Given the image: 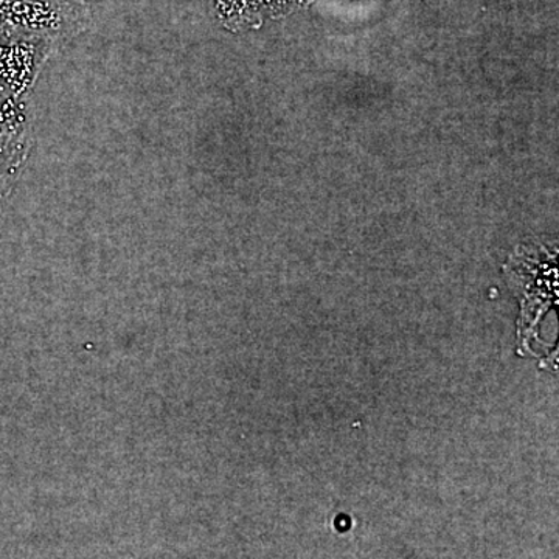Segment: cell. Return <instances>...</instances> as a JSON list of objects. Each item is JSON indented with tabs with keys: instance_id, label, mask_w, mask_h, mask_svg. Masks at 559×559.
<instances>
[{
	"instance_id": "1",
	"label": "cell",
	"mask_w": 559,
	"mask_h": 559,
	"mask_svg": "<svg viewBox=\"0 0 559 559\" xmlns=\"http://www.w3.org/2000/svg\"><path fill=\"white\" fill-rule=\"evenodd\" d=\"M61 36L40 31L0 35V98L27 100Z\"/></svg>"
},
{
	"instance_id": "2",
	"label": "cell",
	"mask_w": 559,
	"mask_h": 559,
	"mask_svg": "<svg viewBox=\"0 0 559 559\" xmlns=\"http://www.w3.org/2000/svg\"><path fill=\"white\" fill-rule=\"evenodd\" d=\"M90 25V10L79 0H0V35L11 31H40L79 35Z\"/></svg>"
},
{
	"instance_id": "3",
	"label": "cell",
	"mask_w": 559,
	"mask_h": 559,
	"mask_svg": "<svg viewBox=\"0 0 559 559\" xmlns=\"http://www.w3.org/2000/svg\"><path fill=\"white\" fill-rule=\"evenodd\" d=\"M31 146L27 102L0 100V207L20 180Z\"/></svg>"
},
{
	"instance_id": "4",
	"label": "cell",
	"mask_w": 559,
	"mask_h": 559,
	"mask_svg": "<svg viewBox=\"0 0 559 559\" xmlns=\"http://www.w3.org/2000/svg\"><path fill=\"white\" fill-rule=\"evenodd\" d=\"M221 22L229 28L257 27L278 16L294 0H213Z\"/></svg>"
}]
</instances>
